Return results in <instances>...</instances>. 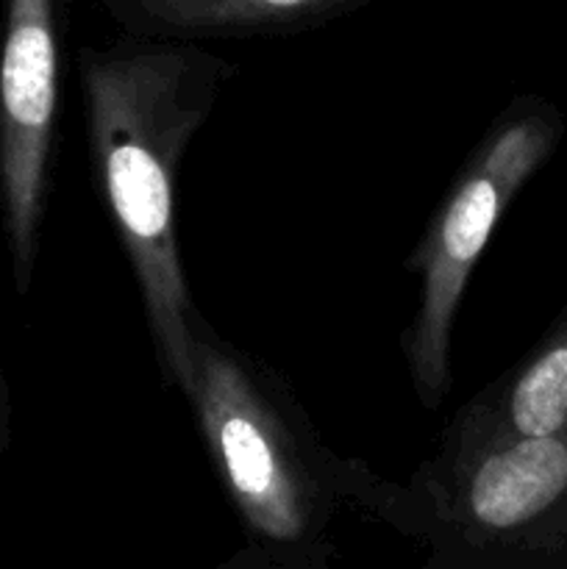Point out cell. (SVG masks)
I'll return each instance as SVG.
<instances>
[{"mask_svg": "<svg viewBox=\"0 0 567 569\" xmlns=\"http://www.w3.org/2000/svg\"><path fill=\"white\" fill-rule=\"evenodd\" d=\"M11 442V403H9V387H6L3 370H0V459L9 450Z\"/></svg>", "mask_w": 567, "mask_h": 569, "instance_id": "obj_8", "label": "cell"}, {"mask_svg": "<svg viewBox=\"0 0 567 569\" xmlns=\"http://www.w3.org/2000/svg\"><path fill=\"white\" fill-rule=\"evenodd\" d=\"M245 548L222 567L326 569L345 506L359 509L372 467L322 442L284 376L206 317L195 326L187 392Z\"/></svg>", "mask_w": 567, "mask_h": 569, "instance_id": "obj_2", "label": "cell"}, {"mask_svg": "<svg viewBox=\"0 0 567 569\" xmlns=\"http://www.w3.org/2000/svg\"><path fill=\"white\" fill-rule=\"evenodd\" d=\"M567 422V306L531 353L467 400L434 456H459L506 439L543 437Z\"/></svg>", "mask_w": 567, "mask_h": 569, "instance_id": "obj_6", "label": "cell"}, {"mask_svg": "<svg viewBox=\"0 0 567 569\" xmlns=\"http://www.w3.org/2000/svg\"><path fill=\"white\" fill-rule=\"evenodd\" d=\"M365 3L370 0H106L126 33L189 42L295 33Z\"/></svg>", "mask_w": 567, "mask_h": 569, "instance_id": "obj_7", "label": "cell"}, {"mask_svg": "<svg viewBox=\"0 0 567 569\" xmlns=\"http://www.w3.org/2000/svg\"><path fill=\"white\" fill-rule=\"evenodd\" d=\"M361 511L426 548V569H567V422L459 456L406 483L372 476Z\"/></svg>", "mask_w": 567, "mask_h": 569, "instance_id": "obj_3", "label": "cell"}, {"mask_svg": "<svg viewBox=\"0 0 567 569\" xmlns=\"http://www.w3.org/2000/svg\"><path fill=\"white\" fill-rule=\"evenodd\" d=\"M565 137L559 106L523 94L489 126L461 164L442 209L406 261L417 276V309L404 333L411 389L431 415L450 392V342L467 281L500 217Z\"/></svg>", "mask_w": 567, "mask_h": 569, "instance_id": "obj_4", "label": "cell"}, {"mask_svg": "<svg viewBox=\"0 0 567 569\" xmlns=\"http://www.w3.org/2000/svg\"><path fill=\"white\" fill-rule=\"evenodd\" d=\"M233 72L231 61L189 39L128 33L78 53L92 176L137 278L161 376L183 398L203 311L178 250L176 181Z\"/></svg>", "mask_w": 567, "mask_h": 569, "instance_id": "obj_1", "label": "cell"}, {"mask_svg": "<svg viewBox=\"0 0 567 569\" xmlns=\"http://www.w3.org/2000/svg\"><path fill=\"white\" fill-rule=\"evenodd\" d=\"M61 78V0H6L0 42V211L11 281L28 295L50 194Z\"/></svg>", "mask_w": 567, "mask_h": 569, "instance_id": "obj_5", "label": "cell"}]
</instances>
